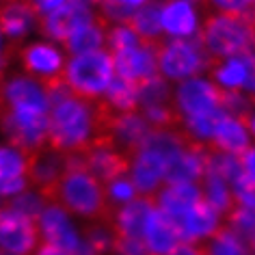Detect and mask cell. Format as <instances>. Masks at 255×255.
<instances>
[{"label": "cell", "instance_id": "cell-28", "mask_svg": "<svg viewBox=\"0 0 255 255\" xmlns=\"http://www.w3.org/2000/svg\"><path fill=\"white\" fill-rule=\"evenodd\" d=\"M210 255H247L242 240L227 225H221L219 232L208 238Z\"/></svg>", "mask_w": 255, "mask_h": 255}, {"label": "cell", "instance_id": "cell-21", "mask_svg": "<svg viewBox=\"0 0 255 255\" xmlns=\"http://www.w3.org/2000/svg\"><path fill=\"white\" fill-rule=\"evenodd\" d=\"M39 229H41V240L59 245L76 255V251H78V247H80V238H78V234L74 232V227L69 225L67 214L63 212L61 208L46 206V210H43L39 216Z\"/></svg>", "mask_w": 255, "mask_h": 255}, {"label": "cell", "instance_id": "cell-8", "mask_svg": "<svg viewBox=\"0 0 255 255\" xmlns=\"http://www.w3.org/2000/svg\"><path fill=\"white\" fill-rule=\"evenodd\" d=\"M41 242L39 221L11 208H0V249L9 255H33Z\"/></svg>", "mask_w": 255, "mask_h": 255}, {"label": "cell", "instance_id": "cell-16", "mask_svg": "<svg viewBox=\"0 0 255 255\" xmlns=\"http://www.w3.org/2000/svg\"><path fill=\"white\" fill-rule=\"evenodd\" d=\"M156 206V197H141L128 201L126 206L115 208V212L108 221V227L115 236H130V238H143L145 236V227L151 212Z\"/></svg>", "mask_w": 255, "mask_h": 255}, {"label": "cell", "instance_id": "cell-35", "mask_svg": "<svg viewBox=\"0 0 255 255\" xmlns=\"http://www.w3.org/2000/svg\"><path fill=\"white\" fill-rule=\"evenodd\" d=\"M9 61H11V54L9 52H0V85L4 82V74H7Z\"/></svg>", "mask_w": 255, "mask_h": 255}, {"label": "cell", "instance_id": "cell-25", "mask_svg": "<svg viewBox=\"0 0 255 255\" xmlns=\"http://www.w3.org/2000/svg\"><path fill=\"white\" fill-rule=\"evenodd\" d=\"M206 72L210 74V82H214L223 91H245L247 85V65L242 56L234 59L210 61Z\"/></svg>", "mask_w": 255, "mask_h": 255}, {"label": "cell", "instance_id": "cell-31", "mask_svg": "<svg viewBox=\"0 0 255 255\" xmlns=\"http://www.w3.org/2000/svg\"><path fill=\"white\" fill-rule=\"evenodd\" d=\"M26 2L30 4V9L35 11L37 20H39V17L54 13V11H59L61 7H65V4L74 2V0H26Z\"/></svg>", "mask_w": 255, "mask_h": 255}, {"label": "cell", "instance_id": "cell-12", "mask_svg": "<svg viewBox=\"0 0 255 255\" xmlns=\"http://www.w3.org/2000/svg\"><path fill=\"white\" fill-rule=\"evenodd\" d=\"M95 15H98V11L93 7H89L82 0H74V2L61 7L54 13L39 17L37 20V30L52 43H63L76 28L95 20Z\"/></svg>", "mask_w": 255, "mask_h": 255}, {"label": "cell", "instance_id": "cell-32", "mask_svg": "<svg viewBox=\"0 0 255 255\" xmlns=\"http://www.w3.org/2000/svg\"><path fill=\"white\" fill-rule=\"evenodd\" d=\"M33 255H74V253H69L67 249H63L59 245H52V242H48V240H41Z\"/></svg>", "mask_w": 255, "mask_h": 255}, {"label": "cell", "instance_id": "cell-29", "mask_svg": "<svg viewBox=\"0 0 255 255\" xmlns=\"http://www.w3.org/2000/svg\"><path fill=\"white\" fill-rule=\"evenodd\" d=\"M229 188H232V197H234L236 206H245V208L255 210V177L253 175L242 171V173L229 184Z\"/></svg>", "mask_w": 255, "mask_h": 255}, {"label": "cell", "instance_id": "cell-38", "mask_svg": "<svg viewBox=\"0 0 255 255\" xmlns=\"http://www.w3.org/2000/svg\"><path fill=\"white\" fill-rule=\"evenodd\" d=\"M0 52H9V54H13V50H11V48H7V41H4L2 33H0Z\"/></svg>", "mask_w": 255, "mask_h": 255}, {"label": "cell", "instance_id": "cell-1", "mask_svg": "<svg viewBox=\"0 0 255 255\" xmlns=\"http://www.w3.org/2000/svg\"><path fill=\"white\" fill-rule=\"evenodd\" d=\"M48 95V147L63 156L87 151L102 138L98 100H82L65 82L46 91Z\"/></svg>", "mask_w": 255, "mask_h": 255}, {"label": "cell", "instance_id": "cell-18", "mask_svg": "<svg viewBox=\"0 0 255 255\" xmlns=\"http://www.w3.org/2000/svg\"><path fill=\"white\" fill-rule=\"evenodd\" d=\"M162 33L169 39H193L199 30L197 9L188 0H167L162 2Z\"/></svg>", "mask_w": 255, "mask_h": 255}, {"label": "cell", "instance_id": "cell-39", "mask_svg": "<svg viewBox=\"0 0 255 255\" xmlns=\"http://www.w3.org/2000/svg\"><path fill=\"white\" fill-rule=\"evenodd\" d=\"M249 100H251V104L255 106V91H251V93H249Z\"/></svg>", "mask_w": 255, "mask_h": 255}, {"label": "cell", "instance_id": "cell-14", "mask_svg": "<svg viewBox=\"0 0 255 255\" xmlns=\"http://www.w3.org/2000/svg\"><path fill=\"white\" fill-rule=\"evenodd\" d=\"M0 108H22V111L48 113V95L39 82L30 76H13L0 85Z\"/></svg>", "mask_w": 255, "mask_h": 255}, {"label": "cell", "instance_id": "cell-13", "mask_svg": "<svg viewBox=\"0 0 255 255\" xmlns=\"http://www.w3.org/2000/svg\"><path fill=\"white\" fill-rule=\"evenodd\" d=\"M80 158H82V162H85V167L91 171L104 186H108V184L115 180H119V177L130 175V169H132L130 158L115 149L111 141H106V138L95 141L87 151H82Z\"/></svg>", "mask_w": 255, "mask_h": 255}, {"label": "cell", "instance_id": "cell-34", "mask_svg": "<svg viewBox=\"0 0 255 255\" xmlns=\"http://www.w3.org/2000/svg\"><path fill=\"white\" fill-rule=\"evenodd\" d=\"M169 255H201V253H199V249H197L195 242H182V245Z\"/></svg>", "mask_w": 255, "mask_h": 255}, {"label": "cell", "instance_id": "cell-4", "mask_svg": "<svg viewBox=\"0 0 255 255\" xmlns=\"http://www.w3.org/2000/svg\"><path fill=\"white\" fill-rule=\"evenodd\" d=\"M115 76L113 56L106 48L95 52L78 54L67 61L65 67V85L74 95L82 100H98L104 95Z\"/></svg>", "mask_w": 255, "mask_h": 255}, {"label": "cell", "instance_id": "cell-6", "mask_svg": "<svg viewBox=\"0 0 255 255\" xmlns=\"http://www.w3.org/2000/svg\"><path fill=\"white\" fill-rule=\"evenodd\" d=\"M158 67L160 76L169 82L195 78V74L208 67V56L195 39H162L158 46Z\"/></svg>", "mask_w": 255, "mask_h": 255}, {"label": "cell", "instance_id": "cell-33", "mask_svg": "<svg viewBox=\"0 0 255 255\" xmlns=\"http://www.w3.org/2000/svg\"><path fill=\"white\" fill-rule=\"evenodd\" d=\"M240 160H242V169H245V173L255 177V147L253 145L240 156Z\"/></svg>", "mask_w": 255, "mask_h": 255}, {"label": "cell", "instance_id": "cell-27", "mask_svg": "<svg viewBox=\"0 0 255 255\" xmlns=\"http://www.w3.org/2000/svg\"><path fill=\"white\" fill-rule=\"evenodd\" d=\"M106 106L115 113H138V87L115 74L111 85L102 95Z\"/></svg>", "mask_w": 255, "mask_h": 255}, {"label": "cell", "instance_id": "cell-2", "mask_svg": "<svg viewBox=\"0 0 255 255\" xmlns=\"http://www.w3.org/2000/svg\"><path fill=\"white\" fill-rule=\"evenodd\" d=\"M48 206L61 208L65 214H74L89 223H106L113 216L106 186L85 167L80 154L67 156V169L52 186L39 190Z\"/></svg>", "mask_w": 255, "mask_h": 255}, {"label": "cell", "instance_id": "cell-23", "mask_svg": "<svg viewBox=\"0 0 255 255\" xmlns=\"http://www.w3.org/2000/svg\"><path fill=\"white\" fill-rule=\"evenodd\" d=\"M199 199H201V190L197 184L175 182V184H164L158 190L156 206L164 214H169L171 219H182Z\"/></svg>", "mask_w": 255, "mask_h": 255}, {"label": "cell", "instance_id": "cell-5", "mask_svg": "<svg viewBox=\"0 0 255 255\" xmlns=\"http://www.w3.org/2000/svg\"><path fill=\"white\" fill-rule=\"evenodd\" d=\"M0 130L11 147L35 156L48 147V113L0 108Z\"/></svg>", "mask_w": 255, "mask_h": 255}, {"label": "cell", "instance_id": "cell-41", "mask_svg": "<svg viewBox=\"0 0 255 255\" xmlns=\"http://www.w3.org/2000/svg\"><path fill=\"white\" fill-rule=\"evenodd\" d=\"M158 2H167V0H158Z\"/></svg>", "mask_w": 255, "mask_h": 255}, {"label": "cell", "instance_id": "cell-24", "mask_svg": "<svg viewBox=\"0 0 255 255\" xmlns=\"http://www.w3.org/2000/svg\"><path fill=\"white\" fill-rule=\"evenodd\" d=\"M65 169H67V156H63L50 147H43L30 160V169H28L30 186H35L37 190L52 186L65 173Z\"/></svg>", "mask_w": 255, "mask_h": 255}, {"label": "cell", "instance_id": "cell-22", "mask_svg": "<svg viewBox=\"0 0 255 255\" xmlns=\"http://www.w3.org/2000/svg\"><path fill=\"white\" fill-rule=\"evenodd\" d=\"M111 22H106L100 13L95 15V20H91L85 26L76 28L65 41L61 43L63 52L67 54V59L78 54H87V52H95V50L106 48V33Z\"/></svg>", "mask_w": 255, "mask_h": 255}, {"label": "cell", "instance_id": "cell-26", "mask_svg": "<svg viewBox=\"0 0 255 255\" xmlns=\"http://www.w3.org/2000/svg\"><path fill=\"white\" fill-rule=\"evenodd\" d=\"M160 15H162V2L149 0L147 4H143V7H138L134 11V15L130 17V22H128L126 26H130L134 30L143 43H158L160 39L167 37L162 33Z\"/></svg>", "mask_w": 255, "mask_h": 255}, {"label": "cell", "instance_id": "cell-36", "mask_svg": "<svg viewBox=\"0 0 255 255\" xmlns=\"http://www.w3.org/2000/svg\"><path fill=\"white\" fill-rule=\"evenodd\" d=\"M111 2L124 4V7H130V9H138V7H143V4H147L149 0H111Z\"/></svg>", "mask_w": 255, "mask_h": 255}, {"label": "cell", "instance_id": "cell-37", "mask_svg": "<svg viewBox=\"0 0 255 255\" xmlns=\"http://www.w3.org/2000/svg\"><path fill=\"white\" fill-rule=\"evenodd\" d=\"M245 249H247V255H255V232L245 240Z\"/></svg>", "mask_w": 255, "mask_h": 255}, {"label": "cell", "instance_id": "cell-19", "mask_svg": "<svg viewBox=\"0 0 255 255\" xmlns=\"http://www.w3.org/2000/svg\"><path fill=\"white\" fill-rule=\"evenodd\" d=\"M143 240H145V245H147L151 255H169L184 242L173 219L158 208L149 216Z\"/></svg>", "mask_w": 255, "mask_h": 255}, {"label": "cell", "instance_id": "cell-40", "mask_svg": "<svg viewBox=\"0 0 255 255\" xmlns=\"http://www.w3.org/2000/svg\"><path fill=\"white\" fill-rule=\"evenodd\" d=\"M0 255H4V251H2V249H0Z\"/></svg>", "mask_w": 255, "mask_h": 255}, {"label": "cell", "instance_id": "cell-15", "mask_svg": "<svg viewBox=\"0 0 255 255\" xmlns=\"http://www.w3.org/2000/svg\"><path fill=\"white\" fill-rule=\"evenodd\" d=\"M37 28V13L26 0H0V33L7 48L20 50V41Z\"/></svg>", "mask_w": 255, "mask_h": 255}, {"label": "cell", "instance_id": "cell-7", "mask_svg": "<svg viewBox=\"0 0 255 255\" xmlns=\"http://www.w3.org/2000/svg\"><path fill=\"white\" fill-rule=\"evenodd\" d=\"M17 59L26 76L37 80L46 91L65 82V67L69 59L52 41L26 43L17 50Z\"/></svg>", "mask_w": 255, "mask_h": 255}, {"label": "cell", "instance_id": "cell-3", "mask_svg": "<svg viewBox=\"0 0 255 255\" xmlns=\"http://www.w3.org/2000/svg\"><path fill=\"white\" fill-rule=\"evenodd\" d=\"M195 39L210 61L234 59L255 52V28L249 13H206Z\"/></svg>", "mask_w": 255, "mask_h": 255}, {"label": "cell", "instance_id": "cell-10", "mask_svg": "<svg viewBox=\"0 0 255 255\" xmlns=\"http://www.w3.org/2000/svg\"><path fill=\"white\" fill-rule=\"evenodd\" d=\"M149 134L151 126L141 113H115L106 128V141L130 160L138 156Z\"/></svg>", "mask_w": 255, "mask_h": 255}, {"label": "cell", "instance_id": "cell-11", "mask_svg": "<svg viewBox=\"0 0 255 255\" xmlns=\"http://www.w3.org/2000/svg\"><path fill=\"white\" fill-rule=\"evenodd\" d=\"M167 39V37H164ZM162 43V39L158 43H143L126 52L113 54V65L115 74L126 78L132 85L141 87L145 82L154 80L160 76V67H158V46Z\"/></svg>", "mask_w": 255, "mask_h": 255}, {"label": "cell", "instance_id": "cell-30", "mask_svg": "<svg viewBox=\"0 0 255 255\" xmlns=\"http://www.w3.org/2000/svg\"><path fill=\"white\" fill-rule=\"evenodd\" d=\"M255 7V0H210L214 13H249Z\"/></svg>", "mask_w": 255, "mask_h": 255}, {"label": "cell", "instance_id": "cell-17", "mask_svg": "<svg viewBox=\"0 0 255 255\" xmlns=\"http://www.w3.org/2000/svg\"><path fill=\"white\" fill-rule=\"evenodd\" d=\"M164 175H167V162L154 151L141 149L132 160L130 180L141 197H156L158 190L164 186Z\"/></svg>", "mask_w": 255, "mask_h": 255}, {"label": "cell", "instance_id": "cell-9", "mask_svg": "<svg viewBox=\"0 0 255 255\" xmlns=\"http://www.w3.org/2000/svg\"><path fill=\"white\" fill-rule=\"evenodd\" d=\"M175 106L184 121L206 117L210 113L223 111L221 108V89L206 78L182 80L175 89Z\"/></svg>", "mask_w": 255, "mask_h": 255}, {"label": "cell", "instance_id": "cell-20", "mask_svg": "<svg viewBox=\"0 0 255 255\" xmlns=\"http://www.w3.org/2000/svg\"><path fill=\"white\" fill-rule=\"evenodd\" d=\"M210 149L216 154H229V156H242L251 147V136L240 124V119L232 115H223L221 121L214 128V134L210 138Z\"/></svg>", "mask_w": 255, "mask_h": 255}]
</instances>
